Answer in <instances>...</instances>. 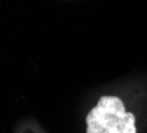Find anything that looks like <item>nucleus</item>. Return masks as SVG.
<instances>
[{
	"label": "nucleus",
	"instance_id": "obj_1",
	"mask_svg": "<svg viewBox=\"0 0 147 133\" xmlns=\"http://www.w3.org/2000/svg\"><path fill=\"white\" fill-rule=\"evenodd\" d=\"M86 133H137L135 116L117 96H102L86 116Z\"/></svg>",
	"mask_w": 147,
	"mask_h": 133
}]
</instances>
